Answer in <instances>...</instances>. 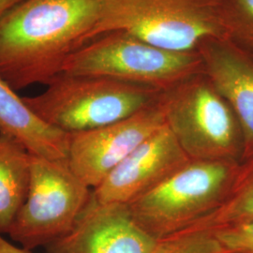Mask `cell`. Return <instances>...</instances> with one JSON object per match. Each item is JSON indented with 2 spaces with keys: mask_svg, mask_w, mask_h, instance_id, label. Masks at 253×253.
<instances>
[{
  "mask_svg": "<svg viewBox=\"0 0 253 253\" xmlns=\"http://www.w3.org/2000/svg\"><path fill=\"white\" fill-rule=\"evenodd\" d=\"M100 0H25L0 19V78L14 91L47 84L88 43Z\"/></svg>",
  "mask_w": 253,
  "mask_h": 253,
  "instance_id": "obj_1",
  "label": "cell"
},
{
  "mask_svg": "<svg viewBox=\"0 0 253 253\" xmlns=\"http://www.w3.org/2000/svg\"><path fill=\"white\" fill-rule=\"evenodd\" d=\"M42 94L22 97L48 126L68 134L107 126L159 100L162 91L107 77L60 73Z\"/></svg>",
  "mask_w": 253,
  "mask_h": 253,
  "instance_id": "obj_2",
  "label": "cell"
},
{
  "mask_svg": "<svg viewBox=\"0 0 253 253\" xmlns=\"http://www.w3.org/2000/svg\"><path fill=\"white\" fill-rule=\"evenodd\" d=\"M240 163L231 160L190 161L127 207L139 226L155 239L178 234L224 202Z\"/></svg>",
  "mask_w": 253,
  "mask_h": 253,
  "instance_id": "obj_3",
  "label": "cell"
},
{
  "mask_svg": "<svg viewBox=\"0 0 253 253\" xmlns=\"http://www.w3.org/2000/svg\"><path fill=\"white\" fill-rule=\"evenodd\" d=\"M159 103L166 126L190 161L241 162V127L206 73L162 91Z\"/></svg>",
  "mask_w": 253,
  "mask_h": 253,
  "instance_id": "obj_4",
  "label": "cell"
},
{
  "mask_svg": "<svg viewBox=\"0 0 253 253\" xmlns=\"http://www.w3.org/2000/svg\"><path fill=\"white\" fill-rule=\"evenodd\" d=\"M89 42L113 31L175 52H195L206 40L225 38L216 0H100Z\"/></svg>",
  "mask_w": 253,
  "mask_h": 253,
  "instance_id": "obj_5",
  "label": "cell"
},
{
  "mask_svg": "<svg viewBox=\"0 0 253 253\" xmlns=\"http://www.w3.org/2000/svg\"><path fill=\"white\" fill-rule=\"evenodd\" d=\"M62 73L107 77L164 91L205 73V67L198 51H170L126 32L113 31L74 52Z\"/></svg>",
  "mask_w": 253,
  "mask_h": 253,
  "instance_id": "obj_6",
  "label": "cell"
},
{
  "mask_svg": "<svg viewBox=\"0 0 253 253\" xmlns=\"http://www.w3.org/2000/svg\"><path fill=\"white\" fill-rule=\"evenodd\" d=\"M92 189L72 171L68 160H50L31 153L27 200L8 235L33 251L67 235L87 207Z\"/></svg>",
  "mask_w": 253,
  "mask_h": 253,
  "instance_id": "obj_7",
  "label": "cell"
},
{
  "mask_svg": "<svg viewBox=\"0 0 253 253\" xmlns=\"http://www.w3.org/2000/svg\"><path fill=\"white\" fill-rule=\"evenodd\" d=\"M164 125L158 100L113 124L70 134L69 165L82 182L94 190L129 154Z\"/></svg>",
  "mask_w": 253,
  "mask_h": 253,
  "instance_id": "obj_8",
  "label": "cell"
},
{
  "mask_svg": "<svg viewBox=\"0 0 253 253\" xmlns=\"http://www.w3.org/2000/svg\"><path fill=\"white\" fill-rule=\"evenodd\" d=\"M190 159L166 126L147 138L92 190L99 203L129 205L169 178Z\"/></svg>",
  "mask_w": 253,
  "mask_h": 253,
  "instance_id": "obj_9",
  "label": "cell"
},
{
  "mask_svg": "<svg viewBox=\"0 0 253 253\" xmlns=\"http://www.w3.org/2000/svg\"><path fill=\"white\" fill-rule=\"evenodd\" d=\"M157 243L126 205L99 203L92 196L73 229L44 249L46 253H152Z\"/></svg>",
  "mask_w": 253,
  "mask_h": 253,
  "instance_id": "obj_10",
  "label": "cell"
},
{
  "mask_svg": "<svg viewBox=\"0 0 253 253\" xmlns=\"http://www.w3.org/2000/svg\"><path fill=\"white\" fill-rule=\"evenodd\" d=\"M205 73L235 113L242 130V161L253 156V54L226 38H210L198 50Z\"/></svg>",
  "mask_w": 253,
  "mask_h": 253,
  "instance_id": "obj_11",
  "label": "cell"
},
{
  "mask_svg": "<svg viewBox=\"0 0 253 253\" xmlns=\"http://www.w3.org/2000/svg\"><path fill=\"white\" fill-rule=\"evenodd\" d=\"M0 132L16 138L30 153L50 160L68 159L70 134L48 126L0 78Z\"/></svg>",
  "mask_w": 253,
  "mask_h": 253,
  "instance_id": "obj_12",
  "label": "cell"
},
{
  "mask_svg": "<svg viewBox=\"0 0 253 253\" xmlns=\"http://www.w3.org/2000/svg\"><path fill=\"white\" fill-rule=\"evenodd\" d=\"M31 153L16 138L0 132V234L9 233L27 200Z\"/></svg>",
  "mask_w": 253,
  "mask_h": 253,
  "instance_id": "obj_13",
  "label": "cell"
},
{
  "mask_svg": "<svg viewBox=\"0 0 253 253\" xmlns=\"http://www.w3.org/2000/svg\"><path fill=\"white\" fill-rule=\"evenodd\" d=\"M253 221V156L242 161L226 199L207 217L182 232L208 231L238 226Z\"/></svg>",
  "mask_w": 253,
  "mask_h": 253,
  "instance_id": "obj_14",
  "label": "cell"
},
{
  "mask_svg": "<svg viewBox=\"0 0 253 253\" xmlns=\"http://www.w3.org/2000/svg\"><path fill=\"white\" fill-rule=\"evenodd\" d=\"M224 37L253 54V0H216Z\"/></svg>",
  "mask_w": 253,
  "mask_h": 253,
  "instance_id": "obj_15",
  "label": "cell"
},
{
  "mask_svg": "<svg viewBox=\"0 0 253 253\" xmlns=\"http://www.w3.org/2000/svg\"><path fill=\"white\" fill-rule=\"evenodd\" d=\"M152 253H224L216 235L208 231L180 232L158 240Z\"/></svg>",
  "mask_w": 253,
  "mask_h": 253,
  "instance_id": "obj_16",
  "label": "cell"
},
{
  "mask_svg": "<svg viewBox=\"0 0 253 253\" xmlns=\"http://www.w3.org/2000/svg\"><path fill=\"white\" fill-rule=\"evenodd\" d=\"M224 253H253V221L212 232Z\"/></svg>",
  "mask_w": 253,
  "mask_h": 253,
  "instance_id": "obj_17",
  "label": "cell"
},
{
  "mask_svg": "<svg viewBox=\"0 0 253 253\" xmlns=\"http://www.w3.org/2000/svg\"><path fill=\"white\" fill-rule=\"evenodd\" d=\"M0 253H31V252L11 244L0 234Z\"/></svg>",
  "mask_w": 253,
  "mask_h": 253,
  "instance_id": "obj_18",
  "label": "cell"
},
{
  "mask_svg": "<svg viewBox=\"0 0 253 253\" xmlns=\"http://www.w3.org/2000/svg\"><path fill=\"white\" fill-rule=\"evenodd\" d=\"M25 0H0V19Z\"/></svg>",
  "mask_w": 253,
  "mask_h": 253,
  "instance_id": "obj_19",
  "label": "cell"
}]
</instances>
